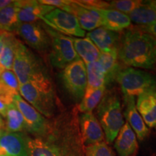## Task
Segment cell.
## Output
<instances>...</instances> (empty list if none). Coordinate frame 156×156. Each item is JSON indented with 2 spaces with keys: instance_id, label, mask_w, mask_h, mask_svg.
<instances>
[{
  "instance_id": "obj_1",
  "label": "cell",
  "mask_w": 156,
  "mask_h": 156,
  "mask_svg": "<svg viewBox=\"0 0 156 156\" xmlns=\"http://www.w3.org/2000/svg\"><path fill=\"white\" fill-rule=\"evenodd\" d=\"M77 107L66 111L52 120L42 135L25 136L29 156H85L80 132Z\"/></svg>"
},
{
  "instance_id": "obj_2",
  "label": "cell",
  "mask_w": 156,
  "mask_h": 156,
  "mask_svg": "<svg viewBox=\"0 0 156 156\" xmlns=\"http://www.w3.org/2000/svg\"><path fill=\"white\" fill-rule=\"evenodd\" d=\"M121 34L118 57L128 67L156 69V38L139 26H130Z\"/></svg>"
},
{
  "instance_id": "obj_3",
  "label": "cell",
  "mask_w": 156,
  "mask_h": 156,
  "mask_svg": "<svg viewBox=\"0 0 156 156\" xmlns=\"http://www.w3.org/2000/svg\"><path fill=\"white\" fill-rule=\"evenodd\" d=\"M19 93L46 118L51 119L54 116L57 107L56 93L48 73L30 83L20 85Z\"/></svg>"
},
{
  "instance_id": "obj_4",
  "label": "cell",
  "mask_w": 156,
  "mask_h": 156,
  "mask_svg": "<svg viewBox=\"0 0 156 156\" xmlns=\"http://www.w3.org/2000/svg\"><path fill=\"white\" fill-rule=\"evenodd\" d=\"M96 108L97 119L102 126L106 143L112 144L125 123L121 98L116 89L106 90Z\"/></svg>"
},
{
  "instance_id": "obj_5",
  "label": "cell",
  "mask_w": 156,
  "mask_h": 156,
  "mask_svg": "<svg viewBox=\"0 0 156 156\" xmlns=\"http://www.w3.org/2000/svg\"><path fill=\"white\" fill-rule=\"evenodd\" d=\"M116 81L119 85L123 98H135L142 93L156 90V75L135 68H122Z\"/></svg>"
},
{
  "instance_id": "obj_6",
  "label": "cell",
  "mask_w": 156,
  "mask_h": 156,
  "mask_svg": "<svg viewBox=\"0 0 156 156\" xmlns=\"http://www.w3.org/2000/svg\"><path fill=\"white\" fill-rule=\"evenodd\" d=\"M12 71L16 75L20 85L30 83L48 73L40 58L21 41H20L15 52Z\"/></svg>"
},
{
  "instance_id": "obj_7",
  "label": "cell",
  "mask_w": 156,
  "mask_h": 156,
  "mask_svg": "<svg viewBox=\"0 0 156 156\" xmlns=\"http://www.w3.org/2000/svg\"><path fill=\"white\" fill-rule=\"evenodd\" d=\"M44 27L51 38L49 60L54 67L63 69L80 58L74 47L72 37L57 32L45 24Z\"/></svg>"
},
{
  "instance_id": "obj_8",
  "label": "cell",
  "mask_w": 156,
  "mask_h": 156,
  "mask_svg": "<svg viewBox=\"0 0 156 156\" xmlns=\"http://www.w3.org/2000/svg\"><path fill=\"white\" fill-rule=\"evenodd\" d=\"M64 88L76 102L81 101L87 88L86 65L80 58L62 69L60 74Z\"/></svg>"
},
{
  "instance_id": "obj_9",
  "label": "cell",
  "mask_w": 156,
  "mask_h": 156,
  "mask_svg": "<svg viewBox=\"0 0 156 156\" xmlns=\"http://www.w3.org/2000/svg\"><path fill=\"white\" fill-rule=\"evenodd\" d=\"M45 25L67 36L83 38L85 31L81 28L77 19L73 15L55 8L41 19Z\"/></svg>"
},
{
  "instance_id": "obj_10",
  "label": "cell",
  "mask_w": 156,
  "mask_h": 156,
  "mask_svg": "<svg viewBox=\"0 0 156 156\" xmlns=\"http://www.w3.org/2000/svg\"><path fill=\"white\" fill-rule=\"evenodd\" d=\"M15 32L34 49L40 52L50 50L51 38L44 24L38 22L19 23Z\"/></svg>"
},
{
  "instance_id": "obj_11",
  "label": "cell",
  "mask_w": 156,
  "mask_h": 156,
  "mask_svg": "<svg viewBox=\"0 0 156 156\" xmlns=\"http://www.w3.org/2000/svg\"><path fill=\"white\" fill-rule=\"evenodd\" d=\"M15 103L24 118L26 131L34 136L42 135L48 128L49 120L41 114L36 108L25 101L20 94L13 97Z\"/></svg>"
},
{
  "instance_id": "obj_12",
  "label": "cell",
  "mask_w": 156,
  "mask_h": 156,
  "mask_svg": "<svg viewBox=\"0 0 156 156\" xmlns=\"http://www.w3.org/2000/svg\"><path fill=\"white\" fill-rule=\"evenodd\" d=\"M80 132L85 146L106 142L100 122L93 112L84 113L78 117Z\"/></svg>"
},
{
  "instance_id": "obj_13",
  "label": "cell",
  "mask_w": 156,
  "mask_h": 156,
  "mask_svg": "<svg viewBox=\"0 0 156 156\" xmlns=\"http://www.w3.org/2000/svg\"><path fill=\"white\" fill-rule=\"evenodd\" d=\"M17 17L19 23L38 22L55 7L44 5L35 0H17Z\"/></svg>"
},
{
  "instance_id": "obj_14",
  "label": "cell",
  "mask_w": 156,
  "mask_h": 156,
  "mask_svg": "<svg viewBox=\"0 0 156 156\" xmlns=\"http://www.w3.org/2000/svg\"><path fill=\"white\" fill-rule=\"evenodd\" d=\"M123 100L125 106V110L123 114L126 119V122L129 124L132 130L134 132L136 138L140 141H142L149 135L150 129L146 125L141 115L136 110L135 98H123Z\"/></svg>"
},
{
  "instance_id": "obj_15",
  "label": "cell",
  "mask_w": 156,
  "mask_h": 156,
  "mask_svg": "<svg viewBox=\"0 0 156 156\" xmlns=\"http://www.w3.org/2000/svg\"><path fill=\"white\" fill-rule=\"evenodd\" d=\"M29 156L25 136L22 132H5L0 137V155Z\"/></svg>"
},
{
  "instance_id": "obj_16",
  "label": "cell",
  "mask_w": 156,
  "mask_h": 156,
  "mask_svg": "<svg viewBox=\"0 0 156 156\" xmlns=\"http://www.w3.org/2000/svg\"><path fill=\"white\" fill-rule=\"evenodd\" d=\"M68 13L73 15L77 19L81 28L85 31H92L103 26L102 19L95 9L83 7L77 1H72Z\"/></svg>"
},
{
  "instance_id": "obj_17",
  "label": "cell",
  "mask_w": 156,
  "mask_h": 156,
  "mask_svg": "<svg viewBox=\"0 0 156 156\" xmlns=\"http://www.w3.org/2000/svg\"><path fill=\"white\" fill-rule=\"evenodd\" d=\"M87 37L92 41L101 52H109L118 50L121 34L100 27L87 33Z\"/></svg>"
},
{
  "instance_id": "obj_18",
  "label": "cell",
  "mask_w": 156,
  "mask_h": 156,
  "mask_svg": "<svg viewBox=\"0 0 156 156\" xmlns=\"http://www.w3.org/2000/svg\"><path fill=\"white\" fill-rule=\"evenodd\" d=\"M114 147L119 156H132L137 153L139 149L137 138L126 122L114 140Z\"/></svg>"
},
{
  "instance_id": "obj_19",
  "label": "cell",
  "mask_w": 156,
  "mask_h": 156,
  "mask_svg": "<svg viewBox=\"0 0 156 156\" xmlns=\"http://www.w3.org/2000/svg\"><path fill=\"white\" fill-rule=\"evenodd\" d=\"M136 108L148 128L156 126V90L142 93L137 96Z\"/></svg>"
},
{
  "instance_id": "obj_20",
  "label": "cell",
  "mask_w": 156,
  "mask_h": 156,
  "mask_svg": "<svg viewBox=\"0 0 156 156\" xmlns=\"http://www.w3.org/2000/svg\"><path fill=\"white\" fill-rule=\"evenodd\" d=\"M95 10L102 19L103 27L108 30L119 33L131 26V20L124 13L109 9H97Z\"/></svg>"
},
{
  "instance_id": "obj_21",
  "label": "cell",
  "mask_w": 156,
  "mask_h": 156,
  "mask_svg": "<svg viewBox=\"0 0 156 156\" xmlns=\"http://www.w3.org/2000/svg\"><path fill=\"white\" fill-rule=\"evenodd\" d=\"M99 63L102 67L106 76V87L109 86L116 81V77L123 64L118 57V50H114L109 52H101L98 58Z\"/></svg>"
},
{
  "instance_id": "obj_22",
  "label": "cell",
  "mask_w": 156,
  "mask_h": 156,
  "mask_svg": "<svg viewBox=\"0 0 156 156\" xmlns=\"http://www.w3.org/2000/svg\"><path fill=\"white\" fill-rule=\"evenodd\" d=\"M73 41L77 55L85 64L98 60L101 51L88 37L73 38Z\"/></svg>"
},
{
  "instance_id": "obj_23",
  "label": "cell",
  "mask_w": 156,
  "mask_h": 156,
  "mask_svg": "<svg viewBox=\"0 0 156 156\" xmlns=\"http://www.w3.org/2000/svg\"><path fill=\"white\" fill-rule=\"evenodd\" d=\"M20 41L11 33H5L4 47L0 55V68L12 70L13 62Z\"/></svg>"
},
{
  "instance_id": "obj_24",
  "label": "cell",
  "mask_w": 156,
  "mask_h": 156,
  "mask_svg": "<svg viewBox=\"0 0 156 156\" xmlns=\"http://www.w3.org/2000/svg\"><path fill=\"white\" fill-rule=\"evenodd\" d=\"M19 25L16 1L0 9V33H11L16 31Z\"/></svg>"
},
{
  "instance_id": "obj_25",
  "label": "cell",
  "mask_w": 156,
  "mask_h": 156,
  "mask_svg": "<svg viewBox=\"0 0 156 156\" xmlns=\"http://www.w3.org/2000/svg\"><path fill=\"white\" fill-rule=\"evenodd\" d=\"M106 87H101L99 88H91L87 87L85 94L80 103L77 106L78 112L88 113L92 112L96 108L104 95Z\"/></svg>"
},
{
  "instance_id": "obj_26",
  "label": "cell",
  "mask_w": 156,
  "mask_h": 156,
  "mask_svg": "<svg viewBox=\"0 0 156 156\" xmlns=\"http://www.w3.org/2000/svg\"><path fill=\"white\" fill-rule=\"evenodd\" d=\"M5 119L6 132L17 133L26 129L24 118L14 102L8 106Z\"/></svg>"
},
{
  "instance_id": "obj_27",
  "label": "cell",
  "mask_w": 156,
  "mask_h": 156,
  "mask_svg": "<svg viewBox=\"0 0 156 156\" xmlns=\"http://www.w3.org/2000/svg\"><path fill=\"white\" fill-rule=\"evenodd\" d=\"M20 83L12 70L5 69L0 73V94L13 101L19 93Z\"/></svg>"
},
{
  "instance_id": "obj_28",
  "label": "cell",
  "mask_w": 156,
  "mask_h": 156,
  "mask_svg": "<svg viewBox=\"0 0 156 156\" xmlns=\"http://www.w3.org/2000/svg\"><path fill=\"white\" fill-rule=\"evenodd\" d=\"M131 22L137 26H146L156 22V13L148 6L145 2L127 15Z\"/></svg>"
},
{
  "instance_id": "obj_29",
  "label": "cell",
  "mask_w": 156,
  "mask_h": 156,
  "mask_svg": "<svg viewBox=\"0 0 156 156\" xmlns=\"http://www.w3.org/2000/svg\"><path fill=\"white\" fill-rule=\"evenodd\" d=\"M86 65L87 87L91 88H99L106 87V76L102 67L98 61L92 62Z\"/></svg>"
},
{
  "instance_id": "obj_30",
  "label": "cell",
  "mask_w": 156,
  "mask_h": 156,
  "mask_svg": "<svg viewBox=\"0 0 156 156\" xmlns=\"http://www.w3.org/2000/svg\"><path fill=\"white\" fill-rule=\"evenodd\" d=\"M109 9L121 12L128 15L142 4L140 0H115L108 2Z\"/></svg>"
},
{
  "instance_id": "obj_31",
  "label": "cell",
  "mask_w": 156,
  "mask_h": 156,
  "mask_svg": "<svg viewBox=\"0 0 156 156\" xmlns=\"http://www.w3.org/2000/svg\"><path fill=\"white\" fill-rule=\"evenodd\" d=\"M85 156H115L106 142L85 146Z\"/></svg>"
},
{
  "instance_id": "obj_32",
  "label": "cell",
  "mask_w": 156,
  "mask_h": 156,
  "mask_svg": "<svg viewBox=\"0 0 156 156\" xmlns=\"http://www.w3.org/2000/svg\"><path fill=\"white\" fill-rule=\"evenodd\" d=\"M12 102V100L8 98L5 96V95L0 94V115L3 118H5L8 106Z\"/></svg>"
},
{
  "instance_id": "obj_33",
  "label": "cell",
  "mask_w": 156,
  "mask_h": 156,
  "mask_svg": "<svg viewBox=\"0 0 156 156\" xmlns=\"http://www.w3.org/2000/svg\"><path fill=\"white\" fill-rule=\"evenodd\" d=\"M142 30L152 35L154 38H156V22L152 23L151 25H146V26H139Z\"/></svg>"
},
{
  "instance_id": "obj_34",
  "label": "cell",
  "mask_w": 156,
  "mask_h": 156,
  "mask_svg": "<svg viewBox=\"0 0 156 156\" xmlns=\"http://www.w3.org/2000/svg\"><path fill=\"white\" fill-rule=\"evenodd\" d=\"M13 2V0H0V9L11 5Z\"/></svg>"
},
{
  "instance_id": "obj_35",
  "label": "cell",
  "mask_w": 156,
  "mask_h": 156,
  "mask_svg": "<svg viewBox=\"0 0 156 156\" xmlns=\"http://www.w3.org/2000/svg\"><path fill=\"white\" fill-rule=\"evenodd\" d=\"M5 33H0V55L4 47V42H5Z\"/></svg>"
},
{
  "instance_id": "obj_36",
  "label": "cell",
  "mask_w": 156,
  "mask_h": 156,
  "mask_svg": "<svg viewBox=\"0 0 156 156\" xmlns=\"http://www.w3.org/2000/svg\"><path fill=\"white\" fill-rule=\"evenodd\" d=\"M145 3L149 6L156 13V0H152V1H146Z\"/></svg>"
},
{
  "instance_id": "obj_37",
  "label": "cell",
  "mask_w": 156,
  "mask_h": 156,
  "mask_svg": "<svg viewBox=\"0 0 156 156\" xmlns=\"http://www.w3.org/2000/svg\"><path fill=\"white\" fill-rule=\"evenodd\" d=\"M0 128L5 132V122L3 119V117L0 115Z\"/></svg>"
},
{
  "instance_id": "obj_38",
  "label": "cell",
  "mask_w": 156,
  "mask_h": 156,
  "mask_svg": "<svg viewBox=\"0 0 156 156\" xmlns=\"http://www.w3.org/2000/svg\"><path fill=\"white\" fill-rule=\"evenodd\" d=\"M4 132H5V131H4V130H2L1 128H0V137H1V136L2 135V134L4 133Z\"/></svg>"
},
{
  "instance_id": "obj_39",
  "label": "cell",
  "mask_w": 156,
  "mask_h": 156,
  "mask_svg": "<svg viewBox=\"0 0 156 156\" xmlns=\"http://www.w3.org/2000/svg\"><path fill=\"white\" fill-rule=\"evenodd\" d=\"M0 156H8V155H1Z\"/></svg>"
},
{
  "instance_id": "obj_40",
  "label": "cell",
  "mask_w": 156,
  "mask_h": 156,
  "mask_svg": "<svg viewBox=\"0 0 156 156\" xmlns=\"http://www.w3.org/2000/svg\"><path fill=\"white\" fill-rule=\"evenodd\" d=\"M132 156H136V155H132Z\"/></svg>"
},
{
  "instance_id": "obj_41",
  "label": "cell",
  "mask_w": 156,
  "mask_h": 156,
  "mask_svg": "<svg viewBox=\"0 0 156 156\" xmlns=\"http://www.w3.org/2000/svg\"><path fill=\"white\" fill-rule=\"evenodd\" d=\"M155 130H156V126H155Z\"/></svg>"
}]
</instances>
